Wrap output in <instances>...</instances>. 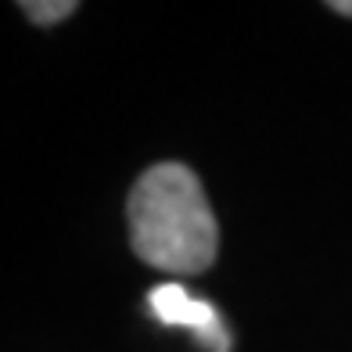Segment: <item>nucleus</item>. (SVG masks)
Instances as JSON below:
<instances>
[{"label": "nucleus", "mask_w": 352, "mask_h": 352, "mask_svg": "<svg viewBox=\"0 0 352 352\" xmlns=\"http://www.w3.org/2000/svg\"><path fill=\"white\" fill-rule=\"evenodd\" d=\"M25 14H29V22H36V25H54V22H61V19H69V14L79 8L76 0H22L19 4Z\"/></svg>", "instance_id": "7ed1b4c3"}, {"label": "nucleus", "mask_w": 352, "mask_h": 352, "mask_svg": "<svg viewBox=\"0 0 352 352\" xmlns=\"http://www.w3.org/2000/svg\"><path fill=\"white\" fill-rule=\"evenodd\" d=\"M130 245L166 274H205L219 252V227L195 169L158 162L140 173L126 201Z\"/></svg>", "instance_id": "f257e3e1"}, {"label": "nucleus", "mask_w": 352, "mask_h": 352, "mask_svg": "<svg viewBox=\"0 0 352 352\" xmlns=\"http://www.w3.org/2000/svg\"><path fill=\"white\" fill-rule=\"evenodd\" d=\"M331 11H338V14H345V19H352V0H334Z\"/></svg>", "instance_id": "20e7f679"}, {"label": "nucleus", "mask_w": 352, "mask_h": 352, "mask_svg": "<svg viewBox=\"0 0 352 352\" xmlns=\"http://www.w3.org/2000/svg\"><path fill=\"white\" fill-rule=\"evenodd\" d=\"M148 306H151V313L162 320V324L187 327V331L201 334L216 352H227V331H223V324H219L216 306L205 302V298H195L184 284H158V287H151Z\"/></svg>", "instance_id": "f03ea898"}]
</instances>
